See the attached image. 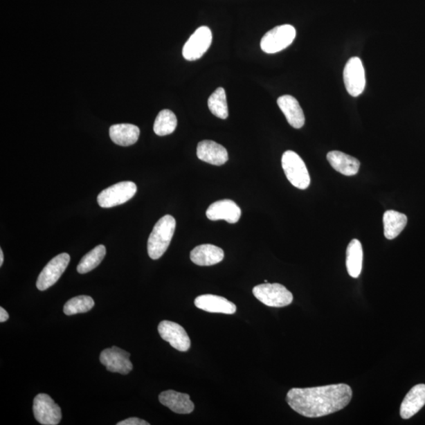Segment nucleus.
<instances>
[{"mask_svg":"<svg viewBox=\"0 0 425 425\" xmlns=\"http://www.w3.org/2000/svg\"><path fill=\"white\" fill-rule=\"evenodd\" d=\"M363 250L359 239L350 241L347 250L346 265L350 277L358 278L363 269Z\"/></svg>","mask_w":425,"mask_h":425,"instance_id":"obj_23","label":"nucleus"},{"mask_svg":"<svg viewBox=\"0 0 425 425\" xmlns=\"http://www.w3.org/2000/svg\"><path fill=\"white\" fill-rule=\"evenodd\" d=\"M206 217L211 221L225 220L228 223H237L241 217V210L238 205L230 199H223L212 204Z\"/></svg>","mask_w":425,"mask_h":425,"instance_id":"obj_13","label":"nucleus"},{"mask_svg":"<svg viewBox=\"0 0 425 425\" xmlns=\"http://www.w3.org/2000/svg\"><path fill=\"white\" fill-rule=\"evenodd\" d=\"M33 410L34 416L39 424L56 425L61 422V408L48 395H37L33 401Z\"/></svg>","mask_w":425,"mask_h":425,"instance_id":"obj_9","label":"nucleus"},{"mask_svg":"<svg viewBox=\"0 0 425 425\" xmlns=\"http://www.w3.org/2000/svg\"><path fill=\"white\" fill-rule=\"evenodd\" d=\"M425 405V384L413 387L406 395L400 407V415L403 419L415 416Z\"/></svg>","mask_w":425,"mask_h":425,"instance_id":"obj_19","label":"nucleus"},{"mask_svg":"<svg viewBox=\"0 0 425 425\" xmlns=\"http://www.w3.org/2000/svg\"><path fill=\"white\" fill-rule=\"evenodd\" d=\"M71 256L67 253H62L51 260L39 273L37 280V288L45 291L53 286L65 272Z\"/></svg>","mask_w":425,"mask_h":425,"instance_id":"obj_8","label":"nucleus"},{"mask_svg":"<svg viewBox=\"0 0 425 425\" xmlns=\"http://www.w3.org/2000/svg\"><path fill=\"white\" fill-rule=\"evenodd\" d=\"M140 134V129L132 124L114 125L110 128L112 141L123 147L134 145L139 139Z\"/></svg>","mask_w":425,"mask_h":425,"instance_id":"obj_21","label":"nucleus"},{"mask_svg":"<svg viewBox=\"0 0 425 425\" xmlns=\"http://www.w3.org/2000/svg\"><path fill=\"white\" fill-rule=\"evenodd\" d=\"M148 422L137 417H130L123 422H118V425H149Z\"/></svg>","mask_w":425,"mask_h":425,"instance_id":"obj_28","label":"nucleus"},{"mask_svg":"<svg viewBox=\"0 0 425 425\" xmlns=\"http://www.w3.org/2000/svg\"><path fill=\"white\" fill-rule=\"evenodd\" d=\"M296 37V30L291 25L275 27L264 35L261 48L267 54H275L288 48Z\"/></svg>","mask_w":425,"mask_h":425,"instance_id":"obj_5","label":"nucleus"},{"mask_svg":"<svg viewBox=\"0 0 425 425\" xmlns=\"http://www.w3.org/2000/svg\"><path fill=\"white\" fill-rule=\"evenodd\" d=\"M176 228V220L173 216L165 215L155 224L148 238L147 252L152 260H157L168 249Z\"/></svg>","mask_w":425,"mask_h":425,"instance_id":"obj_2","label":"nucleus"},{"mask_svg":"<svg viewBox=\"0 0 425 425\" xmlns=\"http://www.w3.org/2000/svg\"><path fill=\"white\" fill-rule=\"evenodd\" d=\"M137 192L136 183L122 181L109 187L98 195L97 201L102 208H111L122 205L134 197Z\"/></svg>","mask_w":425,"mask_h":425,"instance_id":"obj_6","label":"nucleus"},{"mask_svg":"<svg viewBox=\"0 0 425 425\" xmlns=\"http://www.w3.org/2000/svg\"><path fill=\"white\" fill-rule=\"evenodd\" d=\"M344 84L348 93L353 97H358L365 88V73L363 62L358 57L350 59L344 67Z\"/></svg>","mask_w":425,"mask_h":425,"instance_id":"obj_7","label":"nucleus"},{"mask_svg":"<svg viewBox=\"0 0 425 425\" xmlns=\"http://www.w3.org/2000/svg\"><path fill=\"white\" fill-rule=\"evenodd\" d=\"M208 107L210 112L217 118L226 119L228 116V109L226 91L218 88L208 100Z\"/></svg>","mask_w":425,"mask_h":425,"instance_id":"obj_26","label":"nucleus"},{"mask_svg":"<svg viewBox=\"0 0 425 425\" xmlns=\"http://www.w3.org/2000/svg\"><path fill=\"white\" fill-rule=\"evenodd\" d=\"M281 162L286 177L291 185L305 190L310 185V177L307 165L300 155L292 151H287Z\"/></svg>","mask_w":425,"mask_h":425,"instance_id":"obj_3","label":"nucleus"},{"mask_svg":"<svg viewBox=\"0 0 425 425\" xmlns=\"http://www.w3.org/2000/svg\"><path fill=\"white\" fill-rule=\"evenodd\" d=\"M177 125V119L174 112L170 110L160 111L154 120L155 134L164 136L173 134Z\"/></svg>","mask_w":425,"mask_h":425,"instance_id":"obj_25","label":"nucleus"},{"mask_svg":"<svg viewBox=\"0 0 425 425\" xmlns=\"http://www.w3.org/2000/svg\"><path fill=\"white\" fill-rule=\"evenodd\" d=\"M105 245H99L86 254L78 264V272L80 274L87 273L93 271L103 260L106 255Z\"/></svg>","mask_w":425,"mask_h":425,"instance_id":"obj_24","label":"nucleus"},{"mask_svg":"<svg viewBox=\"0 0 425 425\" xmlns=\"http://www.w3.org/2000/svg\"><path fill=\"white\" fill-rule=\"evenodd\" d=\"M407 217L395 210H387L383 217L384 235L388 239H394L403 232L407 224Z\"/></svg>","mask_w":425,"mask_h":425,"instance_id":"obj_22","label":"nucleus"},{"mask_svg":"<svg viewBox=\"0 0 425 425\" xmlns=\"http://www.w3.org/2000/svg\"><path fill=\"white\" fill-rule=\"evenodd\" d=\"M195 305L209 313L233 314L237 307L226 298L215 295L199 296L195 300Z\"/></svg>","mask_w":425,"mask_h":425,"instance_id":"obj_15","label":"nucleus"},{"mask_svg":"<svg viewBox=\"0 0 425 425\" xmlns=\"http://www.w3.org/2000/svg\"><path fill=\"white\" fill-rule=\"evenodd\" d=\"M95 306L93 298L88 296H79L66 302L63 311L68 316L87 313Z\"/></svg>","mask_w":425,"mask_h":425,"instance_id":"obj_27","label":"nucleus"},{"mask_svg":"<svg viewBox=\"0 0 425 425\" xmlns=\"http://www.w3.org/2000/svg\"><path fill=\"white\" fill-rule=\"evenodd\" d=\"M4 260L3 252L2 249H0V266H3Z\"/></svg>","mask_w":425,"mask_h":425,"instance_id":"obj_30","label":"nucleus"},{"mask_svg":"<svg viewBox=\"0 0 425 425\" xmlns=\"http://www.w3.org/2000/svg\"><path fill=\"white\" fill-rule=\"evenodd\" d=\"M257 300L271 307H284L293 301L291 292L280 284H262L253 289Z\"/></svg>","mask_w":425,"mask_h":425,"instance_id":"obj_4","label":"nucleus"},{"mask_svg":"<svg viewBox=\"0 0 425 425\" xmlns=\"http://www.w3.org/2000/svg\"><path fill=\"white\" fill-rule=\"evenodd\" d=\"M130 354L117 347L107 348L100 354V363L108 371L128 374L133 370V364L129 359Z\"/></svg>","mask_w":425,"mask_h":425,"instance_id":"obj_12","label":"nucleus"},{"mask_svg":"<svg viewBox=\"0 0 425 425\" xmlns=\"http://www.w3.org/2000/svg\"><path fill=\"white\" fill-rule=\"evenodd\" d=\"M278 105L293 128L301 129L302 127L305 124V116L296 98L289 95L280 96L278 98Z\"/></svg>","mask_w":425,"mask_h":425,"instance_id":"obj_17","label":"nucleus"},{"mask_svg":"<svg viewBox=\"0 0 425 425\" xmlns=\"http://www.w3.org/2000/svg\"><path fill=\"white\" fill-rule=\"evenodd\" d=\"M225 257L224 251L212 244H203L195 248L190 254L191 260L195 265L210 266L221 262Z\"/></svg>","mask_w":425,"mask_h":425,"instance_id":"obj_18","label":"nucleus"},{"mask_svg":"<svg viewBox=\"0 0 425 425\" xmlns=\"http://www.w3.org/2000/svg\"><path fill=\"white\" fill-rule=\"evenodd\" d=\"M159 401L172 411L179 415H189L194 410V404L188 394L165 390L159 395Z\"/></svg>","mask_w":425,"mask_h":425,"instance_id":"obj_14","label":"nucleus"},{"mask_svg":"<svg viewBox=\"0 0 425 425\" xmlns=\"http://www.w3.org/2000/svg\"><path fill=\"white\" fill-rule=\"evenodd\" d=\"M327 159L332 168L343 175L354 176L359 173V161L349 154L338 151H332L327 154Z\"/></svg>","mask_w":425,"mask_h":425,"instance_id":"obj_20","label":"nucleus"},{"mask_svg":"<svg viewBox=\"0 0 425 425\" xmlns=\"http://www.w3.org/2000/svg\"><path fill=\"white\" fill-rule=\"evenodd\" d=\"M197 157L205 163L215 165H222L228 160L226 149L219 143L212 141L199 143Z\"/></svg>","mask_w":425,"mask_h":425,"instance_id":"obj_16","label":"nucleus"},{"mask_svg":"<svg viewBox=\"0 0 425 425\" xmlns=\"http://www.w3.org/2000/svg\"><path fill=\"white\" fill-rule=\"evenodd\" d=\"M352 389L347 384L292 388L287 401L292 410L306 417L315 418L332 415L345 408L352 399Z\"/></svg>","mask_w":425,"mask_h":425,"instance_id":"obj_1","label":"nucleus"},{"mask_svg":"<svg viewBox=\"0 0 425 425\" xmlns=\"http://www.w3.org/2000/svg\"><path fill=\"white\" fill-rule=\"evenodd\" d=\"M161 337L179 352H186L191 347L188 333L179 324L170 320L161 321L158 327Z\"/></svg>","mask_w":425,"mask_h":425,"instance_id":"obj_11","label":"nucleus"},{"mask_svg":"<svg viewBox=\"0 0 425 425\" xmlns=\"http://www.w3.org/2000/svg\"><path fill=\"white\" fill-rule=\"evenodd\" d=\"M8 319L9 314L3 307H0V323H5Z\"/></svg>","mask_w":425,"mask_h":425,"instance_id":"obj_29","label":"nucleus"},{"mask_svg":"<svg viewBox=\"0 0 425 425\" xmlns=\"http://www.w3.org/2000/svg\"><path fill=\"white\" fill-rule=\"evenodd\" d=\"M212 33L208 27L197 28L183 46L182 54L188 61H195L208 51L212 44Z\"/></svg>","mask_w":425,"mask_h":425,"instance_id":"obj_10","label":"nucleus"}]
</instances>
